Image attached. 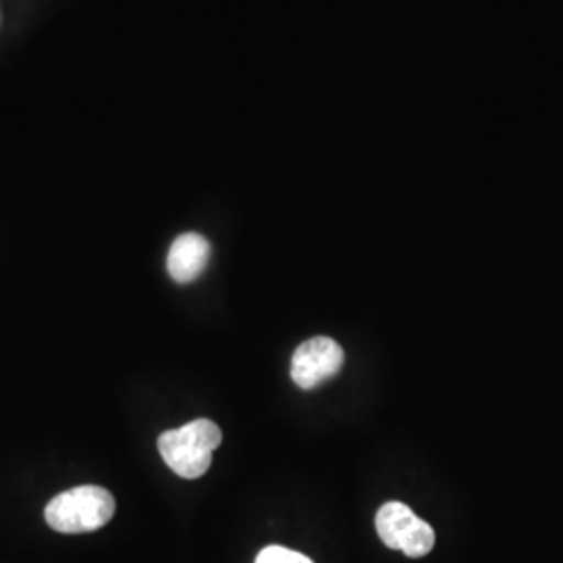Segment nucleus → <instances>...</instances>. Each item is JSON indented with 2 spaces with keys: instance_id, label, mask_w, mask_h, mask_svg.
<instances>
[{
  "instance_id": "5",
  "label": "nucleus",
  "mask_w": 563,
  "mask_h": 563,
  "mask_svg": "<svg viewBox=\"0 0 563 563\" xmlns=\"http://www.w3.org/2000/svg\"><path fill=\"white\" fill-rule=\"evenodd\" d=\"M209 255H211V246L201 234H195V232L181 234L169 249L167 272L178 284L195 282L205 272Z\"/></svg>"
},
{
  "instance_id": "1",
  "label": "nucleus",
  "mask_w": 563,
  "mask_h": 563,
  "mask_svg": "<svg viewBox=\"0 0 563 563\" xmlns=\"http://www.w3.org/2000/svg\"><path fill=\"white\" fill-rule=\"evenodd\" d=\"M222 444V430L211 420H195L159 437L163 462L178 476L195 481L207 474L213 462V451Z\"/></svg>"
},
{
  "instance_id": "2",
  "label": "nucleus",
  "mask_w": 563,
  "mask_h": 563,
  "mask_svg": "<svg viewBox=\"0 0 563 563\" xmlns=\"http://www.w3.org/2000/svg\"><path fill=\"white\" fill-rule=\"evenodd\" d=\"M115 499L101 486H76L57 495L44 509L46 523L60 534H86L111 522Z\"/></svg>"
},
{
  "instance_id": "4",
  "label": "nucleus",
  "mask_w": 563,
  "mask_h": 563,
  "mask_svg": "<svg viewBox=\"0 0 563 563\" xmlns=\"http://www.w3.org/2000/svg\"><path fill=\"white\" fill-rule=\"evenodd\" d=\"M344 363L342 346L328 336H316L302 342L295 351L290 363V376L302 390H311L316 386L330 380L341 372Z\"/></svg>"
},
{
  "instance_id": "3",
  "label": "nucleus",
  "mask_w": 563,
  "mask_h": 563,
  "mask_svg": "<svg viewBox=\"0 0 563 563\" xmlns=\"http://www.w3.org/2000/svg\"><path fill=\"white\" fill-rule=\"evenodd\" d=\"M376 530L383 543L407 558H423L432 551L437 534L409 507L399 501L384 504L376 516Z\"/></svg>"
},
{
  "instance_id": "6",
  "label": "nucleus",
  "mask_w": 563,
  "mask_h": 563,
  "mask_svg": "<svg viewBox=\"0 0 563 563\" xmlns=\"http://www.w3.org/2000/svg\"><path fill=\"white\" fill-rule=\"evenodd\" d=\"M255 563H313L307 555L297 553L292 549H286V547H265L262 553L257 555Z\"/></svg>"
}]
</instances>
